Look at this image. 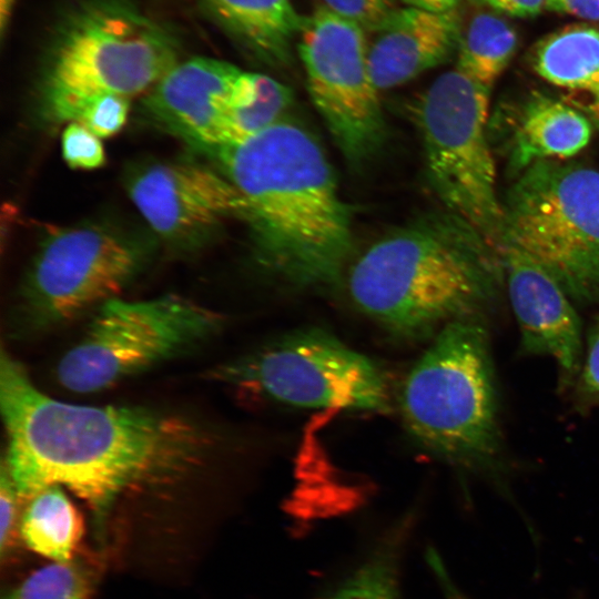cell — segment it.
I'll list each match as a JSON object with an SVG mask.
<instances>
[{"label":"cell","mask_w":599,"mask_h":599,"mask_svg":"<svg viewBox=\"0 0 599 599\" xmlns=\"http://www.w3.org/2000/svg\"><path fill=\"white\" fill-rule=\"evenodd\" d=\"M0 409L7 439L1 461L22 500L60 486L88 505L97 524L121 498L183 480L221 448L217 432L185 413L51 397L4 348Z\"/></svg>","instance_id":"obj_1"},{"label":"cell","mask_w":599,"mask_h":599,"mask_svg":"<svg viewBox=\"0 0 599 599\" xmlns=\"http://www.w3.org/2000/svg\"><path fill=\"white\" fill-rule=\"evenodd\" d=\"M247 205L258 264L300 290L336 284L353 248L347 205L317 140L283 119L211 151Z\"/></svg>","instance_id":"obj_2"},{"label":"cell","mask_w":599,"mask_h":599,"mask_svg":"<svg viewBox=\"0 0 599 599\" xmlns=\"http://www.w3.org/2000/svg\"><path fill=\"white\" fill-rule=\"evenodd\" d=\"M484 245L455 217L417 220L376 241L351 265L348 295L358 312L396 339L435 336L485 297Z\"/></svg>","instance_id":"obj_3"},{"label":"cell","mask_w":599,"mask_h":599,"mask_svg":"<svg viewBox=\"0 0 599 599\" xmlns=\"http://www.w3.org/2000/svg\"><path fill=\"white\" fill-rule=\"evenodd\" d=\"M400 416L408 438L453 465L487 461L498 447L488 337L468 316L445 325L405 378Z\"/></svg>","instance_id":"obj_4"},{"label":"cell","mask_w":599,"mask_h":599,"mask_svg":"<svg viewBox=\"0 0 599 599\" xmlns=\"http://www.w3.org/2000/svg\"><path fill=\"white\" fill-rule=\"evenodd\" d=\"M173 39L160 26L116 3L77 14L55 44L42 88L47 118L73 122L94 97L148 92L177 63Z\"/></svg>","instance_id":"obj_5"},{"label":"cell","mask_w":599,"mask_h":599,"mask_svg":"<svg viewBox=\"0 0 599 599\" xmlns=\"http://www.w3.org/2000/svg\"><path fill=\"white\" fill-rule=\"evenodd\" d=\"M203 378L300 408L386 413L390 404L379 364L322 327L282 334L209 368Z\"/></svg>","instance_id":"obj_6"},{"label":"cell","mask_w":599,"mask_h":599,"mask_svg":"<svg viewBox=\"0 0 599 599\" xmlns=\"http://www.w3.org/2000/svg\"><path fill=\"white\" fill-rule=\"evenodd\" d=\"M502 224V245L544 267L572 298L599 294L598 170L532 163L507 192Z\"/></svg>","instance_id":"obj_7"},{"label":"cell","mask_w":599,"mask_h":599,"mask_svg":"<svg viewBox=\"0 0 599 599\" xmlns=\"http://www.w3.org/2000/svg\"><path fill=\"white\" fill-rule=\"evenodd\" d=\"M489 88L457 68L435 79L414 105L426 174L451 216L488 246H502V202L488 142Z\"/></svg>","instance_id":"obj_8"},{"label":"cell","mask_w":599,"mask_h":599,"mask_svg":"<svg viewBox=\"0 0 599 599\" xmlns=\"http://www.w3.org/2000/svg\"><path fill=\"white\" fill-rule=\"evenodd\" d=\"M225 325L217 311L177 294L99 307L84 334L60 358L61 387L93 394L179 358L210 342Z\"/></svg>","instance_id":"obj_9"},{"label":"cell","mask_w":599,"mask_h":599,"mask_svg":"<svg viewBox=\"0 0 599 599\" xmlns=\"http://www.w3.org/2000/svg\"><path fill=\"white\" fill-rule=\"evenodd\" d=\"M145 252L110 227L51 230L40 244L9 315L13 338L43 335L120 297L142 271Z\"/></svg>","instance_id":"obj_10"},{"label":"cell","mask_w":599,"mask_h":599,"mask_svg":"<svg viewBox=\"0 0 599 599\" xmlns=\"http://www.w3.org/2000/svg\"><path fill=\"white\" fill-rule=\"evenodd\" d=\"M367 31L326 7L304 19L298 52L312 101L335 144L352 164L374 155L386 122L373 81Z\"/></svg>","instance_id":"obj_11"},{"label":"cell","mask_w":599,"mask_h":599,"mask_svg":"<svg viewBox=\"0 0 599 599\" xmlns=\"http://www.w3.org/2000/svg\"><path fill=\"white\" fill-rule=\"evenodd\" d=\"M125 187L151 230L175 248H194L226 221L246 217V202L229 179L195 162L143 164Z\"/></svg>","instance_id":"obj_12"},{"label":"cell","mask_w":599,"mask_h":599,"mask_svg":"<svg viewBox=\"0 0 599 599\" xmlns=\"http://www.w3.org/2000/svg\"><path fill=\"white\" fill-rule=\"evenodd\" d=\"M242 72L212 58L177 62L148 91L142 111L160 129L211 152L222 144L225 118Z\"/></svg>","instance_id":"obj_13"},{"label":"cell","mask_w":599,"mask_h":599,"mask_svg":"<svg viewBox=\"0 0 599 599\" xmlns=\"http://www.w3.org/2000/svg\"><path fill=\"white\" fill-rule=\"evenodd\" d=\"M499 253L524 346L551 356L566 372L578 369L581 324L567 292L544 267L515 247L504 244Z\"/></svg>","instance_id":"obj_14"},{"label":"cell","mask_w":599,"mask_h":599,"mask_svg":"<svg viewBox=\"0 0 599 599\" xmlns=\"http://www.w3.org/2000/svg\"><path fill=\"white\" fill-rule=\"evenodd\" d=\"M460 20L455 10L444 13L398 8L373 30L369 70L378 91L399 87L446 62L457 52Z\"/></svg>","instance_id":"obj_15"},{"label":"cell","mask_w":599,"mask_h":599,"mask_svg":"<svg viewBox=\"0 0 599 599\" xmlns=\"http://www.w3.org/2000/svg\"><path fill=\"white\" fill-rule=\"evenodd\" d=\"M592 128L570 105L532 92L516 109L508 138V163L515 173L541 160H565L590 142Z\"/></svg>","instance_id":"obj_16"},{"label":"cell","mask_w":599,"mask_h":599,"mask_svg":"<svg viewBox=\"0 0 599 599\" xmlns=\"http://www.w3.org/2000/svg\"><path fill=\"white\" fill-rule=\"evenodd\" d=\"M232 34L266 60L283 62L304 19L291 0H205Z\"/></svg>","instance_id":"obj_17"},{"label":"cell","mask_w":599,"mask_h":599,"mask_svg":"<svg viewBox=\"0 0 599 599\" xmlns=\"http://www.w3.org/2000/svg\"><path fill=\"white\" fill-rule=\"evenodd\" d=\"M531 58L546 81L599 98V31L593 27L566 26L539 41Z\"/></svg>","instance_id":"obj_18"},{"label":"cell","mask_w":599,"mask_h":599,"mask_svg":"<svg viewBox=\"0 0 599 599\" xmlns=\"http://www.w3.org/2000/svg\"><path fill=\"white\" fill-rule=\"evenodd\" d=\"M27 501L20 518L27 547L53 562H70L83 535V521L64 488L47 487Z\"/></svg>","instance_id":"obj_19"},{"label":"cell","mask_w":599,"mask_h":599,"mask_svg":"<svg viewBox=\"0 0 599 599\" xmlns=\"http://www.w3.org/2000/svg\"><path fill=\"white\" fill-rule=\"evenodd\" d=\"M517 44L515 29L497 11L477 12L460 29L456 68L489 88L512 59Z\"/></svg>","instance_id":"obj_20"},{"label":"cell","mask_w":599,"mask_h":599,"mask_svg":"<svg viewBox=\"0 0 599 599\" xmlns=\"http://www.w3.org/2000/svg\"><path fill=\"white\" fill-rule=\"evenodd\" d=\"M291 103L292 92L286 85L266 74L255 73L251 98L231 108L226 114L220 146L241 143L278 123L285 119Z\"/></svg>","instance_id":"obj_21"},{"label":"cell","mask_w":599,"mask_h":599,"mask_svg":"<svg viewBox=\"0 0 599 599\" xmlns=\"http://www.w3.org/2000/svg\"><path fill=\"white\" fill-rule=\"evenodd\" d=\"M407 526L395 528L336 590L324 599H400L399 558Z\"/></svg>","instance_id":"obj_22"},{"label":"cell","mask_w":599,"mask_h":599,"mask_svg":"<svg viewBox=\"0 0 599 599\" xmlns=\"http://www.w3.org/2000/svg\"><path fill=\"white\" fill-rule=\"evenodd\" d=\"M88 580L70 562H53L33 571L2 599H87Z\"/></svg>","instance_id":"obj_23"},{"label":"cell","mask_w":599,"mask_h":599,"mask_svg":"<svg viewBox=\"0 0 599 599\" xmlns=\"http://www.w3.org/2000/svg\"><path fill=\"white\" fill-rule=\"evenodd\" d=\"M130 112V99L104 94L83 103L73 122H79L95 135L110 138L122 130Z\"/></svg>","instance_id":"obj_24"},{"label":"cell","mask_w":599,"mask_h":599,"mask_svg":"<svg viewBox=\"0 0 599 599\" xmlns=\"http://www.w3.org/2000/svg\"><path fill=\"white\" fill-rule=\"evenodd\" d=\"M61 146L63 160L71 169L94 170L105 163L101 139L79 122L65 125Z\"/></svg>","instance_id":"obj_25"},{"label":"cell","mask_w":599,"mask_h":599,"mask_svg":"<svg viewBox=\"0 0 599 599\" xmlns=\"http://www.w3.org/2000/svg\"><path fill=\"white\" fill-rule=\"evenodd\" d=\"M334 13L357 23L367 32L379 27L397 7V0H322Z\"/></svg>","instance_id":"obj_26"},{"label":"cell","mask_w":599,"mask_h":599,"mask_svg":"<svg viewBox=\"0 0 599 599\" xmlns=\"http://www.w3.org/2000/svg\"><path fill=\"white\" fill-rule=\"evenodd\" d=\"M22 500L14 483L1 461L0 471V551L6 555L12 541V535L17 522L19 504Z\"/></svg>","instance_id":"obj_27"},{"label":"cell","mask_w":599,"mask_h":599,"mask_svg":"<svg viewBox=\"0 0 599 599\" xmlns=\"http://www.w3.org/2000/svg\"><path fill=\"white\" fill-rule=\"evenodd\" d=\"M545 8L585 20H599V0H546Z\"/></svg>","instance_id":"obj_28"},{"label":"cell","mask_w":599,"mask_h":599,"mask_svg":"<svg viewBox=\"0 0 599 599\" xmlns=\"http://www.w3.org/2000/svg\"><path fill=\"white\" fill-rule=\"evenodd\" d=\"M497 12L515 17H534L546 4V0H478Z\"/></svg>","instance_id":"obj_29"},{"label":"cell","mask_w":599,"mask_h":599,"mask_svg":"<svg viewBox=\"0 0 599 599\" xmlns=\"http://www.w3.org/2000/svg\"><path fill=\"white\" fill-rule=\"evenodd\" d=\"M582 382L587 390L599 394V322L589 343L582 369Z\"/></svg>","instance_id":"obj_30"},{"label":"cell","mask_w":599,"mask_h":599,"mask_svg":"<svg viewBox=\"0 0 599 599\" xmlns=\"http://www.w3.org/2000/svg\"><path fill=\"white\" fill-rule=\"evenodd\" d=\"M409 8L444 13L455 10L459 0H400Z\"/></svg>","instance_id":"obj_31"},{"label":"cell","mask_w":599,"mask_h":599,"mask_svg":"<svg viewBox=\"0 0 599 599\" xmlns=\"http://www.w3.org/2000/svg\"><path fill=\"white\" fill-rule=\"evenodd\" d=\"M441 579L445 581V588L448 590L449 596L451 599H468L464 595H461L458 589H456L449 581V579L445 578L444 571L441 570Z\"/></svg>","instance_id":"obj_32"},{"label":"cell","mask_w":599,"mask_h":599,"mask_svg":"<svg viewBox=\"0 0 599 599\" xmlns=\"http://www.w3.org/2000/svg\"><path fill=\"white\" fill-rule=\"evenodd\" d=\"M14 0H1V23L2 27L6 23V17L10 12L11 6Z\"/></svg>","instance_id":"obj_33"},{"label":"cell","mask_w":599,"mask_h":599,"mask_svg":"<svg viewBox=\"0 0 599 599\" xmlns=\"http://www.w3.org/2000/svg\"><path fill=\"white\" fill-rule=\"evenodd\" d=\"M591 110L595 112V114L599 118V98H595L593 102L591 104Z\"/></svg>","instance_id":"obj_34"}]
</instances>
